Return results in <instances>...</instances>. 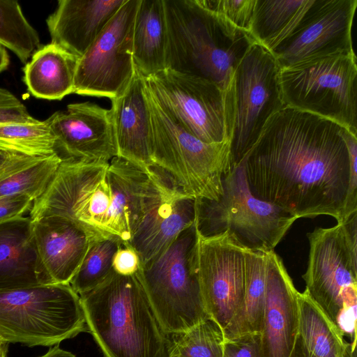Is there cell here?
I'll list each match as a JSON object with an SVG mask.
<instances>
[{
  "label": "cell",
  "mask_w": 357,
  "mask_h": 357,
  "mask_svg": "<svg viewBox=\"0 0 357 357\" xmlns=\"http://www.w3.org/2000/svg\"><path fill=\"white\" fill-rule=\"evenodd\" d=\"M268 252L246 248V280L242 305L224 331L225 340L261 333L265 303Z\"/></svg>",
  "instance_id": "obj_26"
},
{
  "label": "cell",
  "mask_w": 357,
  "mask_h": 357,
  "mask_svg": "<svg viewBox=\"0 0 357 357\" xmlns=\"http://www.w3.org/2000/svg\"><path fill=\"white\" fill-rule=\"evenodd\" d=\"M32 222L38 255L51 283L69 284L97 237L61 215H45Z\"/></svg>",
  "instance_id": "obj_19"
},
{
  "label": "cell",
  "mask_w": 357,
  "mask_h": 357,
  "mask_svg": "<svg viewBox=\"0 0 357 357\" xmlns=\"http://www.w3.org/2000/svg\"><path fill=\"white\" fill-rule=\"evenodd\" d=\"M0 148L31 157L56 153L55 138L46 121L0 123Z\"/></svg>",
  "instance_id": "obj_28"
},
{
  "label": "cell",
  "mask_w": 357,
  "mask_h": 357,
  "mask_svg": "<svg viewBox=\"0 0 357 357\" xmlns=\"http://www.w3.org/2000/svg\"><path fill=\"white\" fill-rule=\"evenodd\" d=\"M61 162L57 153L43 157L1 180L0 198L26 195L35 201L44 193Z\"/></svg>",
  "instance_id": "obj_31"
},
{
  "label": "cell",
  "mask_w": 357,
  "mask_h": 357,
  "mask_svg": "<svg viewBox=\"0 0 357 357\" xmlns=\"http://www.w3.org/2000/svg\"><path fill=\"white\" fill-rule=\"evenodd\" d=\"M296 220L251 192L241 164L225 175L222 193L217 200L196 199L195 226L199 236L208 237L228 230L252 251L274 250Z\"/></svg>",
  "instance_id": "obj_9"
},
{
  "label": "cell",
  "mask_w": 357,
  "mask_h": 357,
  "mask_svg": "<svg viewBox=\"0 0 357 357\" xmlns=\"http://www.w3.org/2000/svg\"><path fill=\"white\" fill-rule=\"evenodd\" d=\"M114 236L93 239L86 253L69 284L79 295L95 288L112 271V260L120 243Z\"/></svg>",
  "instance_id": "obj_30"
},
{
  "label": "cell",
  "mask_w": 357,
  "mask_h": 357,
  "mask_svg": "<svg viewBox=\"0 0 357 357\" xmlns=\"http://www.w3.org/2000/svg\"><path fill=\"white\" fill-rule=\"evenodd\" d=\"M356 7V0H314L293 32L271 51L280 68L354 52L351 27Z\"/></svg>",
  "instance_id": "obj_16"
},
{
  "label": "cell",
  "mask_w": 357,
  "mask_h": 357,
  "mask_svg": "<svg viewBox=\"0 0 357 357\" xmlns=\"http://www.w3.org/2000/svg\"><path fill=\"white\" fill-rule=\"evenodd\" d=\"M86 330L102 357H169L171 337L161 328L138 272L113 269L95 288L79 295Z\"/></svg>",
  "instance_id": "obj_4"
},
{
  "label": "cell",
  "mask_w": 357,
  "mask_h": 357,
  "mask_svg": "<svg viewBox=\"0 0 357 357\" xmlns=\"http://www.w3.org/2000/svg\"><path fill=\"white\" fill-rule=\"evenodd\" d=\"M141 266L139 257L128 243L121 242L112 260L113 271L121 275L129 276L138 272Z\"/></svg>",
  "instance_id": "obj_37"
},
{
  "label": "cell",
  "mask_w": 357,
  "mask_h": 357,
  "mask_svg": "<svg viewBox=\"0 0 357 357\" xmlns=\"http://www.w3.org/2000/svg\"><path fill=\"white\" fill-rule=\"evenodd\" d=\"M298 294L282 259L270 251L260 333L264 357L290 356L298 335Z\"/></svg>",
  "instance_id": "obj_18"
},
{
  "label": "cell",
  "mask_w": 357,
  "mask_h": 357,
  "mask_svg": "<svg viewBox=\"0 0 357 357\" xmlns=\"http://www.w3.org/2000/svg\"><path fill=\"white\" fill-rule=\"evenodd\" d=\"M39 357H76L70 351L61 349L58 345L51 347L48 351Z\"/></svg>",
  "instance_id": "obj_40"
},
{
  "label": "cell",
  "mask_w": 357,
  "mask_h": 357,
  "mask_svg": "<svg viewBox=\"0 0 357 357\" xmlns=\"http://www.w3.org/2000/svg\"><path fill=\"white\" fill-rule=\"evenodd\" d=\"M280 67L271 51L253 43L234 75V116L230 139L231 167L238 166L259 138L268 119L285 107Z\"/></svg>",
  "instance_id": "obj_12"
},
{
  "label": "cell",
  "mask_w": 357,
  "mask_h": 357,
  "mask_svg": "<svg viewBox=\"0 0 357 357\" xmlns=\"http://www.w3.org/2000/svg\"><path fill=\"white\" fill-rule=\"evenodd\" d=\"M245 252L246 248L228 230L208 237L198 235V275L204 304L223 333L243 303Z\"/></svg>",
  "instance_id": "obj_14"
},
{
  "label": "cell",
  "mask_w": 357,
  "mask_h": 357,
  "mask_svg": "<svg viewBox=\"0 0 357 357\" xmlns=\"http://www.w3.org/2000/svg\"><path fill=\"white\" fill-rule=\"evenodd\" d=\"M33 201L26 195L0 198V223L22 216L29 211Z\"/></svg>",
  "instance_id": "obj_38"
},
{
  "label": "cell",
  "mask_w": 357,
  "mask_h": 357,
  "mask_svg": "<svg viewBox=\"0 0 357 357\" xmlns=\"http://www.w3.org/2000/svg\"><path fill=\"white\" fill-rule=\"evenodd\" d=\"M139 3L126 0L79 58L73 93L112 100L126 89L135 70L132 38Z\"/></svg>",
  "instance_id": "obj_13"
},
{
  "label": "cell",
  "mask_w": 357,
  "mask_h": 357,
  "mask_svg": "<svg viewBox=\"0 0 357 357\" xmlns=\"http://www.w3.org/2000/svg\"><path fill=\"white\" fill-rule=\"evenodd\" d=\"M109 109L118 155L146 168L151 158V119L144 75L136 68L123 91Z\"/></svg>",
  "instance_id": "obj_21"
},
{
  "label": "cell",
  "mask_w": 357,
  "mask_h": 357,
  "mask_svg": "<svg viewBox=\"0 0 357 357\" xmlns=\"http://www.w3.org/2000/svg\"><path fill=\"white\" fill-rule=\"evenodd\" d=\"M78 59L54 43L40 46L23 69L28 91L37 98L50 100L73 93Z\"/></svg>",
  "instance_id": "obj_23"
},
{
  "label": "cell",
  "mask_w": 357,
  "mask_h": 357,
  "mask_svg": "<svg viewBox=\"0 0 357 357\" xmlns=\"http://www.w3.org/2000/svg\"><path fill=\"white\" fill-rule=\"evenodd\" d=\"M307 236L305 291L356 347L357 212L332 227H317Z\"/></svg>",
  "instance_id": "obj_5"
},
{
  "label": "cell",
  "mask_w": 357,
  "mask_h": 357,
  "mask_svg": "<svg viewBox=\"0 0 357 357\" xmlns=\"http://www.w3.org/2000/svg\"><path fill=\"white\" fill-rule=\"evenodd\" d=\"M49 284L36 250L31 218L22 215L0 223V290Z\"/></svg>",
  "instance_id": "obj_22"
},
{
  "label": "cell",
  "mask_w": 357,
  "mask_h": 357,
  "mask_svg": "<svg viewBox=\"0 0 357 357\" xmlns=\"http://www.w3.org/2000/svg\"><path fill=\"white\" fill-rule=\"evenodd\" d=\"M144 80L160 104L188 132L206 143L230 142L234 89L225 91L205 78L168 68Z\"/></svg>",
  "instance_id": "obj_11"
},
{
  "label": "cell",
  "mask_w": 357,
  "mask_h": 357,
  "mask_svg": "<svg viewBox=\"0 0 357 357\" xmlns=\"http://www.w3.org/2000/svg\"><path fill=\"white\" fill-rule=\"evenodd\" d=\"M223 357H264L261 333H248L225 340Z\"/></svg>",
  "instance_id": "obj_34"
},
{
  "label": "cell",
  "mask_w": 357,
  "mask_h": 357,
  "mask_svg": "<svg viewBox=\"0 0 357 357\" xmlns=\"http://www.w3.org/2000/svg\"><path fill=\"white\" fill-rule=\"evenodd\" d=\"M171 355L182 357H223L225 335L221 327L208 317L187 331L170 336Z\"/></svg>",
  "instance_id": "obj_32"
},
{
  "label": "cell",
  "mask_w": 357,
  "mask_h": 357,
  "mask_svg": "<svg viewBox=\"0 0 357 357\" xmlns=\"http://www.w3.org/2000/svg\"><path fill=\"white\" fill-rule=\"evenodd\" d=\"M84 331L80 297L69 284L0 290V338L4 342L55 346Z\"/></svg>",
  "instance_id": "obj_8"
},
{
  "label": "cell",
  "mask_w": 357,
  "mask_h": 357,
  "mask_svg": "<svg viewBox=\"0 0 357 357\" xmlns=\"http://www.w3.org/2000/svg\"><path fill=\"white\" fill-rule=\"evenodd\" d=\"M145 91L153 165L167 172L185 193L196 199L217 200L222 193L223 178L231 168L230 142L200 140L167 112L146 83Z\"/></svg>",
  "instance_id": "obj_6"
},
{
  "label": "cell",
  "mask_w": 357,
  "mask_h": 357,
  "mask_svg": "<svg viewBox=\"0 0 357 357\" xmlns=\"http://www.w3.org/2000/svg\"><path fill=\"white\" fill-rule=\"evenodd\" d=\"M167 26L163 0H140L132 38L136 68L149 77L165 69Z\"/></svg>",
  "instance_id": "obj_24"
},
{
  "label": "cell",
  "mask_w": 357,
  "mask_h": 357,
  "mask_svg": "<svg viewBox=\"0 0 357 357\" xmlns=\"http://www.w3.org/2000/svg\"><path fill=\"white\" fill-rule=\"evenodd\" d=\"M0 45L11 50L24 64L41 46L37 31L17 1L0 0Z\"/></svg>",
  "instance_id": "obj_29"
},
{
  "label": "cell",
  "mask_w": 357,
  "mask_h": 357,
  "mask_svg": "<svg viewBox=\"0 0 357 357\" xmlns=\"http://www.w3.org/2000/svg\"><path fill=\"white\" fill-rule=\"evenodd\" d=\"M298 337L314 357H356V349L304 291L298 297Z\"/></svg>",
  "instance_id": "obj_25"
},
{
  "label": "cell",
  "mask_w": 357,
  "mask_h": 357,
  "mask_svg": "<svg viewBox=\"0 0 357 357\" xmlns=\"http://www.w3.org/2000/svg\"><path fill=\"white\" fill-rule=\"evenodd\" d=\"M285 106L336 122L357 135V66L354 52L332 54L280 69Z\"/></svg>",
  "instance_id": "obj_10"
},
{
  "label": "cell",
  "mask_w": 357,
  "mask_h": 357,
  "mask_svg": "<svg viewBox=\"0 0 357 357\" xmlns=\"http://www.w3.org/2000/svg\"><path fill=\"white\" fill-rule=\"evenodd\" d=\"M167 26L165 68L233 89L235 70L252 35L205 7L200 0H163Z\"/></svg>",
  "instance_id": "obj_3"
},
{
  "label": "cell",
  "mask_w": 357,
  "mask_h": 357,
  "mask_svg": "<svg viewBox=\"0 0 357 357\" xmlns=\"http://www.w3.org/2000/svg\"><path fill=\"white\" fill-rule=\"evenodd\" d=\"M126 0H59L46 20L54 43L80 58Z\"/></svg>",
  "instance_id": "obj_20"
},
{
  "label": "cell",
  "mask_w": 357,
  "mask_h": 357,
  "mask_svg": "<svg viewBox=\"0 0 357 357\" xmlns=\"http://www.w3.org/2000/svg\"><path fill=\"white\" fill-rule=\"evenodd\" d=\"M149 168L121 156L109 162L65 160L29 210L32 220L56 215L94 237L128 243L140 220Z\"/></svg>",
  "instance_id": "obj_2"
},
{
  "label": "cell",
  "mask_w": 357,
  "mask_h": 357,
  "mask_svg": "<svg viewBox=\"0 0 357 357\" xmlns=\"http://www.w3.org/2000/svg\"><path fill=\"white\" fill-rule=\"evenodd\" d=\"M45 121L62 160L109 162L118 155L109 109L91 102L72 103Z\"/></svg>",
  "instance_id": "obj_17"
},
{
  "label": "cell",
  "mask_w": 357,
  "mask_h": 357,
  "mask_svg": "<svg viewBox=\"0 0 357 357\" xmlns=\"http://www.w3.org/2000/svg\"><path fill=\"white\" fill-rule=\"evenodd\" d=\"M169 357H182V356H178V355H170Z\"/></svg>",
  "instance_id": "obj_45"
},
{
  "label": "cell",
  "mask_w": 357,
  "mask_h": 357,
  "mask_svg": "<svg viewBox=\"0 0 357 357\" xmlns=\"http://www.w3.org/2000/svg\"><path fill=\"white\" fill-rule=\"evenodd\" d=\"M36 120L15 95L0 88V123H27Z\"/></svg>",
  "instance_id": "obj_35"
},
{
  "label": "cell",
  "mask_w": 357,
  "mask_h": 357,
  "mask_svg": "<svg viewBox=\"0 0 357 357\" xmlns=\"http://www.w3.org/2000/svg\"><path fill=\"white\" fill-rule=\"evenodd\" d=\"M4 343H6V342H4L1 338H0V348L4 344Z\"/></svg>",
  "instance_id": "obj_44"
},
{
  "label": "cell",
  "mask_w": 357,
  "mask_h": 357,
  "mask_svg": "<svg viewBox=\"0 0 357 357\" xmlns=\"http://www.w3.org/2000/svg\"><path fill=\"white\" fill-rule=\"evenodd\" d=\"M208 9L250 33L256 0H200Z\"/></svg>",
  "instance_id": "obj_33"
},
{
  "label": "cell",
  "mask_w": 357,
  "mask_h": 357,
  "mask_svg": "<svg viewBox=\"0 0 357 357\" xmlns=\"http://www.w3.org/2000/svg\"><path fill=\"white\" fill-rule=\"evenodd\" d=\"M43 157H31L0 148V181Z\"/></svg>",
  "instance_id": "obj_39"
},
{
  "label": "cell",
  "mask_w": 357,
  "mask_h": 357,
  "mask_svg": "<svg viewBox=\"0 0 357 357\" xmlns=\"http://www.w3.org/2000/svg\"><path fill=\"white\" fill-rule=\"evenodd\" d=\"M195 219L196 198L185 193L163 169L150 167L142 217L128 242L141 266L163 252Z\"/></svg>",
  "instance_id": "obj_15"
},
{
  "label": "cell",
  "mask_w": 357,
  "mask_h": 357,
  "mask_svg": "<svg viewBox=\"0 0 357 357\" xmlns=\"http://www.w3.org/2000/svg\"><path fill=\"white\" fill-rule=\"evenodd\" d=\"M9 65V56L6 49L0 45V73L7 69Z\"/></svg>",
  "instance_id": "obj_42"
},
{
  "label": "cell",
  "mask_w": 357,
  "mask_h": 357,
  "mask_svg": "<svg viewBox=\"0 0 357 357\" xmlns=\"http://www.w3.org/2000/svg\"><path fill=\"white\" fill-rule=\"evenodd\" d=\"M195 222L182 231L160 255L141 266L138 275L153 312L169 336L209 317L198 275Z\"/></svg>",
  "instance_id": "obj_7"
},
{
  "label": "cell",
  "mask_w": 357,
  "mask_h": 357,
  "mask_svg": "<svg viewBox=\"0 0 357 357\" xmlns=\"http://www.w3.org/2000/svg\"><path fill=\"white\" fill-rule=\"evenodd\" d=\"M342 135L347 146L350 164V180L345 209L346 220L351 214L357 212V136L346 128L344 129Z\"/></svg>",
  "instance_id": "obj_36"
},
{
  "label": "cell",
  "mask_w": 357,
  "mask_h": 357,
  "mask_svg": "<svg viewBox=\"0 0 357 357\" xmlns=\"http://www.w3.org/2000/svg\"><path fill=\"white\" fill-rule=\"evenodd\" d=\"M344 128L288 106L278 111L240 163L251 192L297 219L344 222L350 180Z\"/></svg>",
  "instance_id": "obj_1"
},
{
  "label": "cell",
  "mask_w": 357,
  "mask_h": 357,
  "mask_svg": "<svg viewBox=\"0 0 357 357\" xmlns=\"http://www.w3.org/2000/svg\"><path fill=\"white\" fill-rule=\"evenodd\" d=\"M289 357H314L311 354H310L305 348L304 347L303 343L301 342L298 335L296 339V342L295 343L294 347L292 350L291 354Z\"/></svg>",
  "instance_id": "obj_41"
},
{
  "label": "cell",
  "mask_w": 357,
  "mask_h": 357,
  "mask_svg": "<svg viewBox=\"0 0 357 357\" xmlns=\"http://www.w3.org/2000/svg\"><path fill=\"white\" fill-rule=\"evenodd\" d=\"M8 343H4L0 348V357H6Z\"/></svg>",
  "instance_id": "obj_43"
},
{
  "label": "cell",
  "mask_w": 357,
  "mask_h": 357,
  "mask_svg": "<svg viewBox=\"0 0 357 357\" xmlns=\"http://www.w3.org/2000/svg\"><path fill=\"white\" fill-rule=\"evenodd\" d=\"M314 0H256L250 33L273 50L297 26Z\"/></svg>",
  "instance_id": "obj_27"
}]
</instances>
